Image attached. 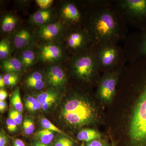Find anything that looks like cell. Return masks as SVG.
I'll use <instances>...</instances> for the list:
<instances>
[{
    "label": "cell",
    "instance_id": "cell-19",
    "mask_svg": "<svg viewBox=\"0 0 146 146\" xmlns=\"http://www.w3.org/2000/svg\"><path fill=\"white\" fill-rule=\"evenodd\" d=\"M35 136L38 142L45 145L50 143L54 137L52 131L44 128L36 132Z\"/></svg>",
    "mask_w": 146,
    "mask_h": 146
},
{
    "label": "cell",
    "instance_id": "cell-20",
    "mask_svg": "<svg viewBox=\"0 0 146 146\" xmlns=\"http://www.w3.org/2000/svg\"><path fill=\"white\" fill-rule=\"evenodd\" d=\"M36 59V54L33 50L27 49L21 54L20 60L24 68H28L33 64Z\"/></svg>",
    "mask_w": 146,
    "mask_h": 146
},
{
    "label": "cell",
    "instance_id": "cell-37",
    "mask_svg": "<svg viewBox=\"0 0 146 146\" xmlns=\"http://www.w3.org/2000/svg\"><path fill=\"white\" fill-rule=\"evenodd\" d=\"M13 146H26L23 141L20 139H16L13 141Z\"/></svg>",
    "mask_w": 146,
    "mask_h": 146
},
{
    "label": "cell",
    "instance_id": "cell-40",
    "mask_svg": "<svg viewBox=\"0 0 146 146\" xmlns=\"http://www.w3.org/2000/svg\"><path fill=\"white\" fill-rule=\"evenodd\" d=\"M43 145L44 144H42L38 141H36L34 144V146H43Z\"/></svg>",
    "mask_w": 146,
    "mask_h": 146
},
{
    "label": "cell",
    "instance_id": "cell-34",
    "mask_svg": "<svg viewBox=\"0 0 146 146\" xmlns=\"http://www.w3.org/2000/svg\"><path fill=\"white\" fill-rule=\"evenodd\" d=\"M86 146H105L101 141L98 140H95L89 142Z\"/></svg>",
    "mask_w": 146,
    "mask_h": 146
},
{
    "label": "cell",
    "instance_id": "cell-26",
    "mask_svg": "<svg viewBox=\"0 0 146 146\" xmlns=\"http://www.w3.org/2000/svg\"><path fill=\"white\" fill-rule=\"evenodd\" d=\"M23 127L24 133L27 135H31L35 130V126L33 121L29 118H26L24 120Z\"/></svg>",
    "mask_w": 146,
    "mask_h": 146
},
{
    "label": "cell",
    "instance_id": "cell-17",
    "mask_svg": "<svg viewBox=\"0 0 146 146\" xmlns=\"http://www.w3.org/2000/svg\"><path fill=\"white\" fill-rule=\"evenodd\" d=\"M26 83L29 87L38 90L43 89L45 86L43 76L39 72H34L28 76L26 80Z\"/></svg>",
    "mask_w": 146,
    "mask_h": 146
},
{
    "label": "cell",
    "instance_id": "cell-31",
    "mask_svg": "<svg viewBox=\"0 0 146 146\" xmlns=\"http://www.w3.org/2000/svg\"><path fill=\"white\" fill-rule=\"evenodd\" d=\"M6 124L7 129L10 132H14L17 130L18 125L11 118L9 117L7 118L6 120Z\"/></svg>",
    "mask_w": 146,
    "mask_h": 146
},
{
    "label": "cell",
    "instance_id": "cell-24",
    "mask_svg": "<svg viewBox=\"0 0 146 146\" xmlns=\"http://www.w3.org/2000/svg\"><path fill=\"white\" fill-rule=\"evenodd\" d=\"M137 51L139 58L146 57V31H142L140 35Z\"/></svg>",
    "mask_w": 146,
    "mask_h": 146
},
{
    "label": "cell",
    "instance_id": "cell-32",
    "mask_svg": "<svg viewBox=\"0 0 146 146\" xmlns=\"http://www.w3.org/2000/svg\"><path fill=\"white\" fill-rule=\"evenodd\" d=\"M8 143V138L3 129L0 133V146H6Z\"/></svg>",
    "mask_w": 146,
    "mask_h": 146
},
{
    "label": "cell",
    "instance_id": "cell-28",
    "mask_svg": "<svg viewBox=\"0 0 146 146\" xmlns=\"http://www.w3.org/2000/svg\"><path fill=\"white\" fill-rule=\"evenodd\" d=\"M9 117L13 119L18 125H20L23 122V115L21 112H18L16 109L12 108L9 111Z\"/></svg>",
    "mask_w": 146,
    "mask_h": 146
},
{
    "label": "cell",
    "instance_id": "cell-14",
    "mask_svg": "<svg viewBox=\"0 0 146 146\" xmlns=\"http://www.w3.org/2000/svg\"><path fill=\"white\" fill-rule=\"evenodd\" d=\"M32 39L31 33L27 30L24 29L15 33L13 36V43L17 48H23L31 42Z\"/></svg>",
    "mask_w": 146,
    "mask_h": 146
},
{
    "label": "cell",
    "instance_id": "cell-11",
    "mask_svg": "<svg viewBox=\"0 0 146 146\" xmlns=\"http://www.w3.org/2000/svg\"><path fill=\"white\" fill-rule=\"evenodd\" d=\"M63 27L59 23H53L41 26L38 34L41 39L46 42H51L60 35Z\"/></svg>",
    "mask_w": 146,
    "mask_h": 146
},
{
    "label": "cell",
    "instance_id": "cell-12",
    "mask_svg": "<svg viewBox=\"0 0 146 146\" xmlns=\"http://www.w3.org/2000/svg\"><path fill=\"white\" fill-rule=\"evenodd\" d=\"M60 13L63 19L70 23L77 24L81 21V13L74 3L68 2L64 4L61 7Z\"/></svg>",
    "mask_w": 146,
    "mask_h": 146
},
{
    "label": "cell",
    "instance_id": "cell-13",
    "mask_svg": "<svg viewBox=\"0 0 146 146\" xmlns=\"http://www.w3.org/2000/svg\"><path fill=\"white\" fill-rule=\"evenodd\" d=\"M58 97L59 94L57 91L50 89L39 94L37 98L42 106V110L47 111L56 102Z\"/></svg>",
    "mask_w": 146,
    "mask_h": 146
},
{
    "label": "cell",
    "instance_id": "cell-27",
    "mask_svg": "<svg viewBox=\"0 0 146 146\" xmlns=\"http://www.w3.org/2000/svg\"><path fill=\"white\" fill-rule=\"evenodd\" d=\"M3 79L5 85L13 86L18 82L19 77L16 74L7 73L3 76Z\"/></svg>",
    "mask_w": 146,
    "mask_h": 146
},
{
    "label": "cell",
    "instance_id": "cell-38",
    "mask_svg": "<svg viewBox=\"0 0 146 146\" xmlns=\"http://www.w3.org/2000/svg\"><path fill=\"white\" fill-rule=\"evenodd\" d=\"M73 141L70 138H68L64 146H73Z\"/></svg>",
    "mask_w": 146,
    "mask_h": 146
},
{
    "label": "cell",
    "instance_id": "cell-33",
    "mask_svg": "<svg viewBox=\"0 0 146 146\" xmlns=\"http://www.w3.org/2000/svg\"><path fill=\"white\" fill-rule=\"evenodd\" d=\"M68 138L66 136H63L58 138L55 142L54 146H64Z\"/></svg>",
    "mask_w": 146,
    "mask_h": 146
},
{
    "label": "cell",
    "instance_id": "cell-39",
    "mask_svg": "<svg viewBox=\"0 0 146 146\" xmlns=\"http://www.w3.org/2000/svg\"><path fill=\"white\" fill-rule=\"evenodd\" d=\"M5 85V82L4 80L3 76L1 75L0 76V87L1 88H3Z\"/></svg>",
    "mask_w": 146,
    "mask_h": 146
},
{
    "label": "cell",
    "instance_id": "cell-43",
    "mask_svg": "<svg viewBox=\"0 0 146 146\" xmlns=\"http://www.w3.org/2000/svg\"><path fill=\"white\" fill-rule=\"evenodd\" d=\"M43 146H47V145H43Z\"/></svg>",
    "mask_w": 146,
    "mask_h": 146
},
{
    "label": "cell",
    "instance_id": "cell-5",
    "mask_svg": "<svg viewBox=\"0 0 146 146\" xmlns=\"http://www.w3.org/2000/svg\"><path fill=\"white\" fill-rule=\"evenodd\" d=\"M117 4L123 15L132 20L142 31H146V0H121Z\"/></svg>",
    "mask_w": 146,
    "mask_h": 146
},
{
    "label": "cell",
    "instance_id": "cell-23",
    "mask_svg": "<svg viewBox=\"0 0 146 146\" xmlns=\"http://www.w3.org/2000/svg\"><path fill=\"white\" fill-rule=\"evenodd\" d=\"M11 52V46L9 40L4 39L0 42V59L4 60L9 58Z\"/></svg>",
    "mask_w": 146,
    "mask_h": 146
},
{
    "label": "cell",
    "instance_id": "cell-9",
    "mask_svg": "<svg viewBox=\"0 0 146 146\" xmlns=\"http://www.w3.org/2000/svg\"><path fill=\"white\" fill-rule=\"evenodd\" d=\"M46 79L48 84L54 88L62 87L67 82L65 72L58 65H53L48 68L46 72Z\"/></svg>",
    "mask_w": 146,
    "mask_h": 146
},
{
    "label": "cell",
    "instance_id": "cell-25",
    "mask_svg": "<svg viewBox=\"0 0 146 146\" xmlns=\"http://www.w3.org/2000/svg\"><path fill=\"white\" fill-rule=\"evenodd\" d=\"M41 123L42 126L44 128L49 129V130L52 131H55V132H57V133L62 134L63 136H66V137L71 139L70 136H68V135H67V134L64 133L63 131L60 130V129L58 128L57 127L53 124L51 122L46 118L45 117L42 118L41 120Z\"/></svg>",
    "mask_w": 146,
    "mask_h": 146
},
{
    "label": "cell",
    "instance_id": "cell-30",
    "mask_svg": "<svg viewBox=\"0 0 146 146\" xmlns=\"http://www.w3.org/2000/svg\"><path fill=\"white\" fill-rule=\"evenodd\" d=\"M52 0H36V2L42 9H48L53 3Z\"/></svg>",
    "mask_w": 146,
    "mask_h": 146
},
{
    "label": "cell",
    "instance_id": "cell-29",
    "mask_svg": "<svg viewBox=\"0 0 146 146\" xmlns=\"http://www.w3.org/2000/svg\"><path fill=\"white\" fill-rule=\"evenodd\" d=\"M25 106L27 109L31 112H35L42 108V106L39 103L38 100L36 98H35L34 101L31 104L27 105Z\"/></svg>",
    "mask_w": 146,
    "mask_h": 146
},
{
    "label": "cell",
    "instance_id": "cell-41",
    "mask_svg": "<svg viewBox=\"0 0 146 146\" xmlns=\"http://www.w3.org/2000/svg\"><path fill=\"white\" fill-rule=\"evenodd\" d=\"M80 146H84V143H82V144H81V145H80Z\"/></svg>",
    "mask_w": 146,
    "mask_h": 146
},
{
    "label": "cell",
    "instance_id": "cell-35",
    "mask_svg": "<svg viewBox=\"0 0 146 146\" xmlns=\"http://www.w3.org/2000/svg\"><path fill=\"white\" fill-rule=\"evenodd\" d=\"M7 96V94L5 90L2 89L0 90V101H5Z\"/></svg>",
    "mask_w": 146,
    "mask_h": 146
},
{
    "label": "cell",
    "instance_id": "cell-22",
    "mask_svg": "<svg viewBox=\"0 0 146 146\" xmlns=\"http://www.w3.org/2000/svg\"><path fill=\"white\" fill-rule=\"evenodd\" d=\"M11 102L14 108L22 113L23 110V107L21 100L20 88L17 87L11 94Z\"/></svg>",
    "mask_w": 146,
    "mask_h": 146
},
{
    "label": "cell",
    "instance_id": "cell-10",
    "mask_svg": "<svg viewBox=\"0 0 146 146\" xmlns=\"http://www.w3.org/2000/svg\"><path fill=\"white\" fill-rule=\"evenodd\" d=\"M62 55V50L59 46L48 44L40 48L39 58L44 62H55L60 59Z\"/></svg>",
    "mask_w": 146,
    "mask_h": 146
},
{
    "label": "cell",
    "instance_id": "cell-6",
    "mask_svg": "<svg viewBox=\"0 0 146 146\" xmlns=\"http://www.w3.org/2000/svg\"><path fill=\"white\" fill-rule=\"evenodd\" d=\"M95 53L100 68L112 71L114 68H119L122 58V53L117 44H110L96 46Z\"/></svg>",
    "mask_w": 146,
    "mask_h": 146
},
{
    "label": "cell",
    "instance_id": "cell-2",
    "mask_svg": "<svg viewBox=\"0 0 146 146\" xmlns=\"http://www.w3.org/2000/svg\"><path fill=\"white\" fill-rule=\"evenodd\" d=\"M138 60L143 72L131 118L129 136L132 146H146V57Z\"/></svg>",
    "mask_w": 146,
    "mask_h": 146
},
{
    "label": "cell",
    "instance_id": "cell-18",
    "mask_svg": "<svg viewBox=\"0 0 146 146\" xmlns=\"http://www.w3.org/2000/svg\"><path fill=\"white\" fill-rule=\"evenodd\" d=\"M101 135L96 131L92 129H84L80 131L77 135L79 140L84 142H90L100 138Z\"/></svg>",
    "mask_w": 146,
    "mask_h": 146
},
{
    "label": "cell",
    "instance_id": "cell-3",
    "mask_svg": "<svg viewBox=\"0 0 146 146\" xmlns=\"http://www.w3.org/2000/svg\"><path fill=\"white\" fill-rule=\"evenodd\" d=\"M96 112L87 100L76 97L68 101L61 109L60 116L67 125L80 127L91 123L96 117Z\"/></svg>",
    "mask_w": 146,
    "mask_h": 146
},
{
    "label": "cell",
    "instance_id": "cell-1",
    "mask_svg": "<svg viewBox=\"0 0 146 146\" xmlns=\"http://www.w3.org/2000/svg\"><path fill=\"white\" fill-rule=\"evenodd\" d=\"M99 2V8L90 17L87 31L95 46L117 44L122 38L121 17L110 5Z\"/></svg>",
    "mask_w": 146,
    "mask_h": 146
},
{
    "label": "cell",
    "instance_id": "cell-36",
    "mask_svg": "<svg viewBox=\"0 0 146 146\" xmlns=\"http://www.w3.org/2000/svg\"><path fill=\"white\" fill-rule=\"evenodd\" d=\"M7 107V106L5 101H0V111L1 113H3L5 111Z\"/></svg>",
    "mask_w": 146,
    "mask_h": 146
},
{
    "label": "cell",
    "instance_id": "cell-16",
    "mask_svg": "<svg viewBox=\"0 0 146 146\" xmlns=\"http://www.w3.org/2000/svg\"><path fill=\"white\" fill-rule=\"evenodd\" d=\"M54 14L51 9H42L36 11L32 16L33 21L36 25L42 26L49 24L53 18Z\"/></svg>",
    "mask_w": 146,
    "mask_h": 146
},
{
    "label": "cell",
    "instance_id": "cell-4",
    "mask_svg": "<svg viewBox=\"0 0 146 146\" xmlns=\"http://www.w3.org/2000/svg\"><path fill=\"white\" fill-rule=\"evenodd\" d=\"M72 69L78 78L89 81L100 69L97 61L95 48L88 49L76 54L72 62Z\"/></svg>",
    "mask_w": 146,
    "mask_h": 146
},
{
    "label": "cell",
    "instance_id": "cell-21",
    "mask_svg": "<svg viewBox=\"0 0 146 146\" xmlns=\"http://www.w3.org/2000/svg\"><path fill=\"white\" fill-rule=\"evenodd\" d=\"M18 19L11 14H7L3 18L1 23V29L4 32H10L16 28Z\"/></svg>",
    "mask_w": 146,
    "mask_h": 146
},
{
    "label": "cell",
    "instance_id": "cell-15",
    "mask_svg": "<svg viewBox=\"0 0 146 146\" xmlns=\"http://www.w3.org/2000/svg\"><path fill=\"white\" fill-rule=\"evenodd\" d=\"M1 67L7 73L16 74L21 72L23 68L20 59L15 57L8 58L2 60Z\"/></svg>",
    "mask_w": 146,
    "mask_h": 146
},
{
    "label": "cell",
    "instance_id": "cell-42",
    "mask_svg": "<svg viewBox=\"0 0 146 146\" xmlns=\"http://www.w3.org/2000/svg\"><path fill=\"white\" fill-rule=\"evenodd\" d=\"M112 146H115V144H114V143H112Z\"/></svg>",
    "mask_w": 146,
    "mask_h": 146
},
{
    "label": "cell",
    "instance_id": "cell-7",
    "mask_svg": "<svg viewBox=\"0 0 146 146\" xmlns=\"http://www.w3.org/2000/svg\"><path fill=\"white\" fill-rule=\"evenodd\" d=\"M121 67L107 72L102 79L99 85V94L102 99L108 101L112 98L116 90Z\"/></svg>",
    "mask_w": 146,
    "mask_h": 146
},
{
    "label": "cell",
    "instance_id": "cell-8",
    "mask_svg": "<svg viewBox=\"0 0 146 146\" xmlns=\"http://www.w3.org/2000/svg\"><path fill=\"white\" fill-rule=\"evenodd\" d=\"M91 44H93V41L87 30L74 31L68 35L67 38L68 47L76 54L87 49Z\"/></svg>",
    "mask_w": 146,
    "mask_h": 146
}]
</instances>
